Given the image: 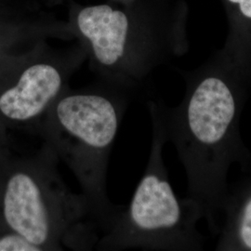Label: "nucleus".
I'll return each instance as SVG.
<instances>
[{"label": "nucleus", "mask_w": 251, "mask_h": 251, "mask_svg": "<svg viewBox=\"0 0 251 251\" xmlns=\"http://www.w3.org/2000/svg\"><path fill=\"white\" fill-rule=\"evenodd\" d=\"M240 235L245 246L251 250V200L246 206L242 223L240 226Z\"/></svg>", "instance_id": "obj_8"}, {"label": "nucleus", "mask_w": 251, "mask_h": 251, "mask_svg": "<svg viewBox=\"0 0 251 251\" xmlns=\"http://www.w3.org/2000/svg\"><path fill=\"white\" fill-rule=\"evenodd\" d=\"M231 4L237 6L239 12L245 18L251 20V0H228Z\"/></svg>", "instance_id": "obj_9"}, {"label": "nucleus", "mask_w": 251, "mask_h": 251, "mask_svg": "<svg viewBox=\"0 0 251 251\" xmlns=\"http://www.w3.org/2000/svg\"><path fill=\"white\" fill-rule=\"evenodd\" d=\"M65 91L64 74L57 64L37 62L25 66L14 85L0 93V115L36 128Z\"/></svg>", "instance_id": "obj_4"}, {"label": "nucleus", "mask_w": 251, "mask_h": 251, "mask_svg": "<svg viewBox=\"0 0 251 251\" xmlns=\"http://www.w3.org/2000/svg\"><path fill=\"white\" fill-rule=\"evenodd\" d=\"M0 251H40L25 237L11 230V233L0 236Z\"/></svg>", "instance_id": "obj_7"}, {"label": "nucleus", "mask_w": 251, "mask_h": 251, "mask_svg": "<svg viewBox=\"0 0 251 251\" xmlns=\"http://www.w3.org/2000/svg\"><path fill=\"white\" fill-rule=\"evenodd\" d=\"M149 167L128 206H122L95 251H123L136 247L162 248L178 242L182 209L160 162L162 131L155 125Z\"/></svg>", "instance_id": "obj_3"}, {"label": "nucleus", "mask_w": 251, "mask_h": 251, "mask_svg": "<svg viewBox=\"0 0 251 251\" xmlns=\"http://www.w3.org/2000/svg\"><path fill=\"white\" fill-rule=\"evenodd\" d=\"M126 106L125 98L117 93L65 90L37 128L44 143L52 147L79 182L100 236L123 206L109 198L107 171Z\"/></svg>", "instance_id": "obj_1"}, {"label": "nucleus", "mask_w": 251, "mask_h": 251, "mask_svg": "<svg viewBox=\"0 0 251 251\" xmlns=\"http://www.w3.org/2000/svg\"><path fill=\"white\" fill-rule=\"evenodd\" d=\"M235 100L225 81L210 76L191 95L183 117H173L172 128L184 127L194 139L205 144L219 143L235 116Z\"/></svg>", "instance_id": "obj_5"}, {"label": "nucleus", "mask_w": 251, "mask_h": 251, "mask_svg": "<svg viewBox=\"0 0 251 251\" xmlns=\"http://www.w3.org/2000/svg\"><path fill=\"white\" fill-rule=\"evenodd\" d=\"M78 26L90 40L94 59L101 67L113 69L125 61L128 21L122 11L106 5L82 9Z\"/></svg>", "instance_id": "obj_6"}, {"label": "nucleus", "mask_w": 251, "mask_h": 251, "mask_svg": "<svg viewBox=\"0 0 251 251\" xmlns=\"http://www.w3.org/2000/svg\"><path fill=\"white\" fill-rule=\"evenodd\" d=\"M59 160L44 143L36 155L10 172L2 195L3 218L40 251H93L99 227L88 200L63 181Z\"/></svg>", "instance_id": "obj_2"}]
</instances>
